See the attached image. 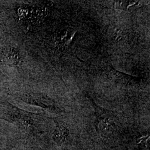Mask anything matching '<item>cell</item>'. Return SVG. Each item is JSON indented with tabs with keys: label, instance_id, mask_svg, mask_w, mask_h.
<instances>
[{
	"label": "cell",
	"instance_id": "cell-3",
	"mask_svg": "<svg viewBox=\"0 0 150 150\" xmlns=\"http://www.w3.org/2000/svg\"><path fill=\"white\" fill-rule=\"evenodd\" d=\"M6 62L9 64L16 65L19 62V54L14 49L10 48L4 52V56Z\"/></svg>",
	"mask_w": 150,
	"mask_h": 150
},
{
	"label": "cell",
	"instance_id": "cell-2",
	"mask_svg": "<svg viewBox=\"0 0 150 150\" xmlns=\"http://www.w3.org/2000/svg\"><path fill=\"white\" fill-rule=\"evenodd\" d=\"M98 126H101V129L106 131H112L116 127L112 117L108 115L102 114L98 115Z\"/></svg>",
	"mask_w": 150,
	"mask_h": 150
},
{
	"label": "cell",
	"instance_id": "cell-1",
	"mask_svg": "<svg viewBox=\"0 0 150 150\" xmlns=\"http://www.w3.org/2000/svg\"><path fill=\"white\" fill-rule=\"evenodd\" d=\"M69 131L64 123H59L54 131L53 139L58 144H64L68 139Z\"/></svg>",
	"mask_w": 150,
	"mask_h": 150
}]
</instances>
